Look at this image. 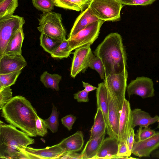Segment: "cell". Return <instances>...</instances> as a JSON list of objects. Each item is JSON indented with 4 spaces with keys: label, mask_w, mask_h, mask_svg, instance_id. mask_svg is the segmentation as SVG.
<instances>
[{
    "label": "cell",
    "mask_w": 159,
    "mask_h": 159,
    "mask_svg": "<svg viewBox=\"0 0 159 159\" xmlns=\"http://www.w3.org/2000/svg\"><path fill=\"white\" fill-rule=\"evenodd\" d=\"M135 135L134 129H132L131 131L130 134L127 140V144L129 149L130 151L131 152L135 140Z\"/></svg>",
    "instance_id": "obj_42"
},
{
    "label": "cell",
    "mask_w": 159,
    "mask_h": 159,
    "mask_svg": "<svg viewBox=\"0 0 159 159\" xmlns=\"http://www.w3.org/2000/svg\"><path fill=\"white\" fill-rule=\"evenodd\" d=\"M62 77L58 74H51L47 71L44 72L40 76V80L46 88L58 91L59 90V84Z\"/></svg>",
    "instance_id": "obj_24"
},
{
    "label": "cell",
    "mask_w": 159,
    "mask_h": 159,
    "mask_svg": "<svg viewBox=\"0 0 159 159\" xmlns=\"http://www.w3.org/2000/svg\"><path fill=\"white\" fill-rule=\"evenodd\" d=\"M93 0H70L72 10L83 11L88 7Z\"/></svg>",
    "instance_id": "obj_34"
},
{
    "label": "cell",
    "mask_w": 159,
    "mask_h": 159,
    "mask_svg": "<svg viewBox=\"0 0 159 159\" xmlns=\"http://www.w3.org/2000/svg\"><path fill=\"white\" fill-rule=\"evenodd\" d=\"M27 64L21 54L2 55L0 56V74L22 70Z\"/></svg>",
    "instance_id": "obj_13"
},
{
    "label": "cell",
    "mask_w": 159,
    "mask_h": 159,
    "mask_svg": "<svg viewBox=\"0 0 159 159\" xmlns=\"http://www.w3.org/2000/svg\"><path fill=\"white\" fill-rule=\"evenodd\" d=\"M152 156L153 157L159 158V150L155 152H152L151 154Z\"/></svg>",
    "instance_id": "obj_44"
},
{
    "label": "cell",
    "mask_w": 159,
    "mask_h": 159,
    "mask_svg": "<svg viewBox=\"0 0 159 159\" xmlns=\"http://www.w3.org/2000/svg\"><path fill=\"white\" fill-rule=\"evenodd\" d=\"M82 82L84 89L88 92L97 89V87L93 86L88 83H86L83 81H82Z\"/></svg>",
    "instance_id": "obj_43"
},
{
    "label": "cell",
    "mask_w": 159,
    "mask_h": 159,
    "mask_svg": "<svg viewBox=\"0 0 159 159\" xmlns=\"http://www.w3.org/2000/svg\"><path fill=\"white\" fill-rule=\"evenodd\" d=\"M107 126L101 110L97 108L94 119V123L90 130L89 139H94L106 132Z\"/></svg>",
    "instance_id": "obj_23"
},
{
    "label": "cell",
    "mask_w": 159,
    "mask_h": 159,
    "mask_svg": "<svg viewBox=\"0 0 159 159\" xmlns=\"http://www.w3.org/2000/svg\"><path fill=\"white\" fill-rule=\"evenodd\" d=\"M124 5L147 6L152 4L156 0H118Z\"/></svg>",
    "instance_id": "obj_36"
},
{
    "label": "cell",
    "mask_w": 159,
    "mask_h": 159,
    "mask_svg": "<svg viewBox=\"0 0 159 159\" xmlns=\"http://www.w3.org/2000/svg\"><path fill=\"white\" fill-rule=\"evenodd\" d=\"M25 22L23 17L17 15L0 18V56L3 54L9 40Z\"/></svg>",
    "instance_id": "obj_7"
},
{
    "label": "cell",
    "mask_w": 159,
    "mask_h": 159,
    "mask_svg": "<svg viewBox=\"0 0 159 159\" xmlns=\"http://www.w3.org/2000/svg\"><path fill=\"white\" fill-rule=\"evenodd\" d=\"M23 131L10 124L0 122V158L27 159L30 157L25 152L34 140Z\"/></svg>",
    "instance_id": "obj_3"
},
{
    "label": "cell",
    "mask_w": 159,
    "mask_h": 159,
    "mask_svg": "<svg viewBox=\"0 0 159 159\" xmlns=\"http://www.w3.org/2000/svg\"><path fill=\"white\" fill-rule=\"evenodd\" d=\"M76 117L71 114L68 115L61 119L62 124L69 130H70L76 120Z\"/></svg>",
    "instance_id": "obj_37"
},
{
    "label": "cell",
    "mask_w": 159,
    "mask_h": 159,
    "mask_svg": "<svg viewBox=\"0 0 159 159\" xmlns=\"http://www.w3.org/2000/svg\"><path fill=\"white\" fill-rule=\"evenodd\" d=\"M38 20L37 29L41 33L62 41L66 39V32L60 13L52 11L43 12Z\"/></svg>",
    "instance_id": "obj_4"
},
{
    "label": "cell",
    "mask_w": 159,
    "mask_h": 159,
    "mask_svg": "<svg viewBox=\"0 0 159 159\" xmlns=\"http://www.w3.org/2000/svg\"><path fill=\"white\" fill-rule=\"evenodd\" d=\"M34 6L43 12L52 11L55 6V0H32Z\"/></svg>",
    "instance_id": "obj_30"
},
{
    "label": "cell",
    "mask_w": 159,
    "mask_h": 159,
    "mask_svg": "<svg viewBox=\"0 0 159 159\" xmlns=\"http://www.w3.org/2000/svg\"><path fill=\"white\" fill-rule=\"evenodd\" d=\"M12 92L11 86L0 89V109L12 98Z\"/></svg>",
    "instance_id": "obj_32"
},
{
    "label": "cell",
    "mask_w": 159,
    "mask_h": 159,
    "mask_svg": "<svg viewBox=\"0 0 159 159\" xmlns=\"http://www.w3.org/2000/svg\"><path fill=\"white\" fill-rule=\"evenodd\" d=\"M90 46L88 45L75 49L70 68V75L72 77L75 78L89 67L92 58L94 56Z\"/></svg>",
    "instance_id": "obj_9"
},
{
    "label": "cell",
    "mask_w": 159,
    "mask_h": 159,
    "mask_svg": "<svg viewBox=\"0 0 159 159\" xmlns=\"http://www.w3.org/2000/svg\"><path fill=\"white\" fill-rule=\"evenodd\" d=\"M124 6L118 0H93L89 7L99 20L116 21L120 19V11Z\"/></svg>",
    "instance_id": "obj_5"
},
{
    "label": "cell",
    "mask_w": 159,
    "mask_h": 159,
    "mask_svg": "<svg viewBox=\"0 0 159 159\" xmlns=\"http://www.w3.org/2000/svg\"><path fill=\"white\" fill-rule=\"evenodd\" d=\"M118 147V139L109 136L104 139L93 159H115L117 156Z\"/></svg>",
    "instance_id": "obj_16"
},
{
    "label": "cell",
    "mask_w": 159,
    "mask_h": 159,
    "mask_svg": "<svg viewBox=\"0 0 159 159\" xmlns=\"http://www.w3.org/2000/svg\"><path fill=\"white\" fill-rule=\"evenodd\" d=\"M106 132L89 139L81 153L82 159H93L97 155L106 135Z\"/></svg>",
    "instance_id": "obj_21"
},
{
    "label": "cell",
    "mask_w": 159,
    "mask_h": 159,
    "mask_svg": "<svg viewBox=\"0 0 159 159\" xmlns=\"http://www.w3.org/2000/svg\"><path fill=\"white\" fill-rule=\"evenodd\" d=\"M131 154V152L129 149L127 142H122L119 143L117 156L130 157Z\"/></svg>",
    "instance_id": "obj_38"
},
{
    "label": "cell",
    "mask_w": 159,
    "mask_h": 159,
    "mask_svg": "<svg viewBox=\"0 0 159 159\" xmlns=\"http://www.w3.org/2000/svg\"><path fill=\"white\" fill-rule=\"evenodd\" d=\"M133 120V127L139 126L143 127H148L157 122H159V116L156 115L153 117L148 113L139 108L132 110Z\"/></svg>",
    "instance_id": "obj_20"
},
{
    "label": "cell",
    "mask_w": 159,
    "mask_h": 159,
    "mask_svg": "<svg viewBox=\"0 0 159 159\" xmlns=\"http://www.w3.org/2000/svg\"><path fill=\"white\" fill-rule=\"evenodd\" d=\"M72 51L67 39L62 41L59 46L50 54L51 57L56 59L67 58Z\"/></svg>",
    "instance_id": "obj_27"
},
{
    "label": "cell",
    "mask_w": 159,
    "mask_h": 159,
    "mask_svg": "<svg viewBox=\"0 0 159 159\" xmlns=\"http://www.w3.org/2000/svg\"><path fill=\"white\" fill-rule=\"evenodd\" d=\"M59 112L54 104L52 105V110L49 117L44 120L46 126L53 133L57 132L58 130Z\"/></svg>",
    "instance_id": "obj_28"
},
{
    "label": "cell",
    "mask_w": 159,
    "mask_h": 159,
    "mask_svg": "<svg viewBox=\"0 0 159 159\" xmlns=\"http://www.w3.org/2000/svg\"><path fill=\"white\" fill-rule=\"evenodd\" d=\"M93 53L101 60L105 77L121 73L127 66L126 52L121 35L117 33L107 35L98 46Z\"/></svg>",
    "instance_id": "obj_2"
},
{
    "label": "cell",
    "mask_w": 159,
    "mask_h": 159,
    "mask_svg": "<svg viewBox=\"0 0 159 159\" xmlns=\"http://www.w3.org/2000/svg\"><path fill=\"white\" fill-rule=\"evenodd\" d=\"M88 95L89 92L84 89L74 94V97L79 102H87L89 101Z\"/></svg>",
    "instance_id": "obj_39"
},
{
    "label": "cell",
    "mask_w": 159,
    "mask_h": 159,
    "mask_svg": "<svg viewBox=\"0 0 159 159\" xmlns=\"http://www.w3.org/2000/svg\"><path fill=\"white\" fill-rule=\"evenodd\" d=\"M104 22L99 20L89 25L72 37L68 38L72 50L92 44L98 38L100 28Z\"/></svg>",
    "instance_id": "obj_8"
},
{
    "label": "cell",
    "mask_w": 159,
    "mask_h": 159,
    "mask_svg": "<svg viewBox=\"0 0 159 159\" xmlns=\"http://www.w3.org/2000/svg\"><path fill=\"white\" fill-rule=\"evenodd\" d=\"M1 116L11 125L30 137H36V121L38 116L31 102L24 97L16 96L2 108Z\"/></svg>",
    "instance_id": "obj_1"
},
{
    "label": "cell",
    "mask_w": 159,
    "mask_h": 159,
    "mask_svg": "<svg viewBox=\"0 0 159 159\" xmlns=\"http://www.w3.org/2000/svg\"><path fill=\"white\" fill-rule=\"evenodd\" d=\"M128 78L126 68L120 73L109 75L103 80L108 90L113 98L120 115L125 99Z\"/></svg>",
    "instance_id": "obj_6"
},
{
    "label": "cell",
    "mask_w": 159,
    "mask_h": 159,
    "mask_svg": "<svg viewBox=\"0 0 159 159\" xmlns=\"http://www.w3.org/2000/svg\"><path fill=\"white\" fill-rule=\"evenodd\" d=\"M84 143L83 133L82 131L78 130L72 135L63 139L58 144L66 153L69 152H76L80 151L82 148Z\"/></svg>",
    "instance_id": "obj_18"
},
{
    "label": "cell",
    "mask_w": 159,
    "mask_h": 159,
    "mask_svg": "<svg viewBox=\"0 0 159 159\" xmlns=\"http://www.w3.org/2000/svg\"><path fill=\"white\" fill-rule=\"evenodd\" d=\"M21 70L0 74V89L14 84Z\"/></svg>",
    "instance_id": "obj_29"
},
{
    "label": "cell",
    "mask_w": 159,
    "mask_h": 159,
    "mask_svg": "<svg viewBox=\"0 0 159 159\" xmlns=\"http://www.w3.org/2000/svg\"><path fill=\"white\" fill-rule=\"evenodd\" d=\"M55 3L57 7L72 10L70 0H55Z\"/></svg>",
    "instance_id": "obj_40"
},
{
    "label": "cell",
    "mask_w": 159,
    "mask_h": 159,
    "mask_svg": "<svg viewBox=\"0 0 159 159\" xmlns=\"http://www.w3.org/2000/svg\"><path fill=\"white\" fill-rule=\"evenodd\" d=\"M108 122L107 129V134L109 137L118 139L120 115L118 111L113 98L108 90Z\"/></svg>",
    "instance_id": "obj_15"
},
{
    "label": "cell",
    "mask_w": 159,
    "mask_h": 159,
    "mask_svg": "<svg viewBox=\"0 0 159 159\" xmlns=\"http://www.w3.org/2000/svg\"><path fill=\"white\" fill-rule=\"evenodd\" d=\"M159 147V131L151 137L140 141H134L131 153L139 157H150Z\"/></svg>",
    "instance_id": "obj_12"
},
{
    "label": "cell",
    "mask_w": 159,
    "mask_h": 159,
    "mask_svg": "<svg viewBox=\"0 0 159 159\" xmlns=\"http://www.w3.org/2000/svg\"><path fill=\"white\" fill-rule=\"evenodd\" d=\"M157 128H159V122H158V125L157 126Z\"/></svg>",
    "instance_id": "obj_45"
},
{
    "label": "cell",
    "mask_w": 159,
    "mask_h": 159,
    "mask_svg": "<svg viewBox=\"0 0 159 159\" xmlns=\"http://www.w3.org/2000/svg\"><path fill=\"white\" fill-rule=\"evenodd\" d=\"M133 127L132 110L129 101L125 98L120 113L119 123L118 141L127 143L128 138Z\"/></svg>",
    "instance_id": "obj_11"
},
{
    "label": "cell",
    "mask_w": 159,
    "mask_h": 159,
    "mask_svg": "<svg viewBox=\"0 0 159 159\" xmlns=\"http://www.w3.org/2000/svg\"><path fill=\"white\" fill-rule=\"evenodd\" d=\"M96 96L97 108L101 110L107 128L108 122V92L104 82L98 84L96 89Z\"/></svg>",
    "instance_id": "obj_19"
},
{
    "label": "cell",
    "mask_w": 159,
    "mask_h": 159,
    "mask_svg": "<svg viewBox=\"0 0 159 159\" xmlns=\"http://www.w3.org/2000/svg\"><path fill=\"white\" fill-rule=\"evenodd\" d=\"M40 45L46 52L51 54L59 46L62 40L53 38L43 33L40 37Z\"/></svg>",
    "instance_id": "obj_25"
},
{
    "label": "cell",
    "mask_w": 159,
    "mask_h": 159,
    "mask_svg": "<svg viewBox=\"0 0 159 159\" xmlns=\"http://www.w3.org/2000/svg\"><path fill=\"white\" fill-rule=\"evenodd\" d=\"M126 89L129 98L134 94L138 95L143 98L152 97L155 95L153 81L147 77H137L135 80H131L127 86Z\"/></svg>",
    "instance_id": "obj_10"
},
{
    "label": "cell",
    "mask_w": 159,
    "mask_h": 159,
    "mask_svg": "<svg viewBox=\"0 0 159 159\" xmlns=\"http://www.w3.org/2000/svg\"><path fill=\"white\" fill-rule=\"evenodd\" d=\"M99 20L92 12L89 7L82 11L76 19L68 38L72 37L89 25Z\"/></svg>",
    "instance_id": "obj_17"
},
{
    "label": "cell",
    "mask_w": 159,
    "mask_h": 159,
    "mask_svg": "<svg viewBox=\"0 0 159 159\" xmlns=\"http://www.w3.org/2000/svg\"><path fill=\"white\" fill-rule=\"evenodd\" d=\"M24 39V34L22 27L20 28L9 40L2 55L21 54V48Z\"/></svg>",
    "instance_id": "obj_22"
},
{
    "label": "cell",
    "mask_w": 159,
    "mask_h": 159,
    "mask_svg": "<svg viewBox=\"0 0 159 159\" xmlns=\"http://www.w3.org/2000/svg\"><path fill=\"white\" fill-rule=\"evenodd\" d=\"M4 0H0V2L3 1H4Z\"/></svg>",
    "instance_id": "obj_46"
},
{
    "label": "cell",
    "mask_w": 159,
    "mask_h": 159,
    "mask_svg": "<svg viewBox=\"0 0 159 159\" xmlns=\"http://www.w3.org/2000/svg\"><path fill=\"white\" fill-rule=\"evenodd\" d=\"M143 128V127L139 126L137 133L135 134V141H140L144 140L152 136L156 132L148 127Z\"/></svg>",
    "instance_id": "obj_33"
},
{
    "label": "cell",
    "mask_w": 159,
    "mask_h": 159,
    "mask_svg": "<svg viewBox=\"0 0 159 159\" xmlns=\"http://www.w3.org/2000/svg\"><path fill=\"white\" fill-rule=\"evenodd\" d=\"M47 128L44 120L38 116L36 121V129L37 135L44 136L48 133Z\"/></svg>",
    "instance_id": "obj_35"
},
{
    "label": "cell",
    "mask_w": 159,
    "mask_h": 159,
    "mask_svg": "<svg viewBox=\"0 0 159 159\" xmlns=\"http://www.w3.org/2000/svg\"></svg>",
    "instance_id": "obj_47"
},
{
    "label": "cell",
    "mask_w": 159,
    "mask_h": 159,
    "mask_svg": "<svg viewBox=\"0 0 159 159\" xmlns=\"http://www.w3.org/2000/svg\"><path fill=\"white\" fill-rule=\"evenodd\" d=\"M59 159H82L81 154L76 152H69L64 153Z\"/></svg>",
    "instance_id": "obj_41"
},
{
    "label": "cell",
    "mask_w": 159,
    "mask_h": 159,
    "mask_svg": "<svg viewBox=\"0 0 159 159\" xmlns=\"http://www.w3.org/2000/svg\"><path fill=\"white\" fill-rule=\"evenodd\" d=\"M89 67L97 71L102 79L105 78V73L103 65L99 58L94 56L92 58Z\"/></svg>",
    "instance_id": "obj_31"
},
{
    "label": "cell",
    "mask_w": 159,
    "mask_h": 159,
    "mask_svg": "<svg viewBox=\"0 0 159 159\" xmlns=\"http://www.w3.org/2000/svg\"><path fill=\"white\" fill-rule=\"evenodd\" d=\"M25 152L30 159H59L65 153L58 143L44 148L36 149L27 147Z\"/></svg>",
    "instance_id": "obj_14"
},
{
    "label": "cell",
    "mask_w": 159,
    "mask_h": 159,
    "mask_svg": "<svg viewBox=\"0 0 159 159\" xmlns=\"http://www.w3.org/2000/svg\"><path fill=\"white\" fill-rule=\"evenodd\" d=\"M18 6V0H4L0 2V18L13 15Z\"/></svg>",
    "instance_id": "obj_26"
}]
</instances>
